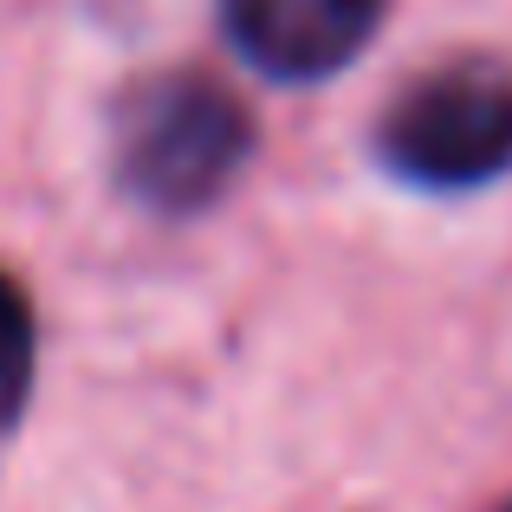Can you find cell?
<instances>
[{
	"mask_svg": "<svg viewBox=\"0 0 512 512\" xmlns=\"http://www.w3.org/2000/svg\"><path fill=\"white\" fill-rule=\"evenodd\" d=\"M253 156V117L208 78H150L117 117V175L163 214L208 208Z\"/></svg>",
	"mask_w": 512,
	"mask_h": 512,
	"instance_id": "2",
	"label": "cell"
},
{
	"mask_svg": "<svg viewBox=\"0 0 512 512\" xmlns=\"http://www.w3.org/2000/svg\"><path fill=\"white\" fill-rule=\"evenodd\" d=\"M33 383V312H26L20 286L0 273V428H13Z\"/></svg>",
	"mask_w": 512,
	"mask_h": 512,
	"instance_id": "4",
	"label": "cell"
},
{
	"mask_svg": "<svg viewBox=\"0 0 512 512\" xmlns=\"http://www.w3.org/2000/svg\"><path fill=\"white\" fill-rule=\"evenodd\" d=\"M376 156L415 188H487L512 169V72L493 59H454L396 91L376 124Z\"/></svg>",
	"mask_w": 512,
	"mask_h": 512,
	"instance_id": "1",
	"label": "cell"
},
{
	"mask_svg": "<svg viewBox=\"0 0 512 512\" xmlns=\"http://www.w3.org/2000/svg\"><path fill=\"white\" fill-rule=\"evenodd\" d=\"M240 59L279 85H312L344 72L383 20V0H221Z\"/></svg>",
	"mask_w": 512,
	"mask_h": 512,
	"instance_id": "3",
	"label": "cell"
}]
</instances>
